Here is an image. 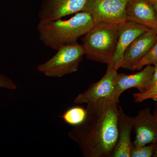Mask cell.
Returning a JSON list of instances; mask_svg holds the SVG:
<instances>
[{
	"mask_svg": "<svg viewBox=\"0 0 157 157\" xmlns=\"http://www.w3.org/2000/svg\"><path fill=\"white\" fill-rule=\"evenodd\" d=\"M118 103L108 98L87 104L85 119L68 133L83 156L112 157L118 140Z\"/></svg>",
	"mask_w": 157,
	"mask_h": 157,
	"instance_id": "6da1fadb",
	"label": "cell"
},
{
	"mask_svg": "<svg viewBox=\"0 0 157 157\" xmlns=\"http://www.w3.org/2000/svg\"><path fill=\"white\" fill-rule=\"evenodd\" d=\"M94 25L92 17L87 12L81 11L67 20L58 19L40 21L37 26L39 39L45 46L54 50L77 42Z\"/></svg>",
	"mask_w": 157,
	"mask_h": 157,
	"instance_id": "7a4b0ae2",
	"label": "cell"
},
{
	"mask_svg": "<svg viewBox=\"0 0 157 157\" xmlns=\"http://www.w3.org/2000/svg\"><path fill=\"white\" fill-rule=\"evenodd\" d=\"M82 39L85 55L89 59L109 64L115 53L118 40V24L95 23Z\"/></svg>",
	"mask_w": 157,
	"mask_h": 157,
	"instance_id": "3957f363",
	"label": "cell"
},
{
	"mask_svg": "<svg viewBox=\"0 0 157 157\" xmlns=\"http://www.w3.org/2000/svg\"><path fill=\"white\" fill-rule=\"evenodd\" d=\"M48 61L39 65L37 69L45 76L59 77L77 72L85 55L84 47L77 42L63 45Z\"/></svg>",
	"mask_w": 157,
	"mask_h": 157,
	"instance_id": "277c9868",
	"label": "cell"
},
{
	"mask_svg": "<svg viewBox=\"0 0 157 157\" xmlns=\"http://www.w3.org/2000/svg\"><path fill=\"white\" fill-rule=\"evenodd\" d=\"M128 0H88L82 11L87 12L94 23L117 24L125 21V11Z\"/></svg>",
	"mask_w": 157,
	"mask_h": 157,
	"instance_id": "5b68a950",
	"label": "cell"
},
{
	"mask_svg": "<svg viewBox=\"0 0 157 157\" xmlns=\"http://www.w3.org/2000/svg\"><path fill=\"white\" fill-rule=\"evenodd\" d=\"M134 128L135 139L132 145L135 147L153 144L155 152L153 157H157V120L149 108L140 110L134 117Z\"/></svg>",
	"mask_w": 157,
	"mask_h": 157,
	"instance_id": "8992f818",
	"label": "cell"
},
{
	"mask_svg": "<svg viewBox=\"0 0 157 157\" xmlns=\"http://www.w3.org/2000/svg\"><path fill=\"white\" fill-rule=\"evenodd\" d=\"M117 71L114 68L107 67L104 76L99 81L91 85L85 91L79 94L74 102L77 104H87L105 98H114Z\"/></svg>",
	"mask_w": 157,
	"mask_h": 157,
	"instance_id": "52a82bcc",
	"label": "cell"
},
{
	"mask_svg": "<svg viewBox=\"0 0 157 157\" xmlns=\"http://www.w3.org/2000/svg\"><path fill=\"white\" fill-rule=\"evenodd\" d=\"M150 29L137 23L124 21L118 24V40L112 61L107 65L118 70L121 68L124 53L129 45Z\"/></svg>",
	"mask_w": 157,
	"mask_h": 157,
	"instance_id": "ba28073f",
	"label": "cell"
},
{
	"mask_svg": "<svg viewBox=\"0 0 157 157\" xmlns=\"http://www.w3.org/2000/svg\"><path fill=\"white\" fill-rule=\"evenodd\" d=\"M88 0H44L39 12L40 21L60 19L82 11Z\"/></svg>",
	"mask_w": 157,
	"mask_h": 157,
	"instance_id": "9c48e42d",
	"label": "cell"
},
{
	"mask_svg": "<svg viewBox=\"0 0 157 157\" xmlns=\"http://www.w3.org/2000/svg\"><path fill=\"white\" fill-rule=\"evenodd\" d=\"M154 71V66L148 65L140 72L135 74H117L116 79L114 98L118 102L121 95L125 91L135 88L139 93L148 89Z\"/></svg>",
	"mask_w": 157,
	"mask_h": 157,
	"instance_id": "30bf717a",
	"label": "cell"
},
{
	"mask_svg": "<svg viewBox=\"0 0 157 157\" xmlns=\"http://www.w3.org/2000/svg\"><path fill=\"white\" fill-rule=\"evenodd\" d=\"M125 21H134L150 29H157V17L150 0H128Z\"/></svg>",
	"mask_w": 157,
	"mask_h": 157,
	"instance_id": "8fae6325",
	"label": "cell"
},
{
	"mask_svg": "<svg viewBox=\"0 0 157 157\" xmlns=\"http://www.w3.org/2000/svg\"><path fill=\"white\" fill-rule=\"evenodd\" d=\"M157 40L155 29L142 34L131 44L124 53L121 68L132 70L133 66L153 46Z\"/></svg>",
	"mask_w": 157,
	"mask_h": 157,
	"instance_id": "7c38bea8",
	"label": "cell"
},
{
	"mask_svg": "<svg viewBox=\"0 0 157 157\" xmlns=\"http://www.w3.org/2000/svg\"><path fill=\"white\" fill-rule=\"evenodd\" d=\"M118 140L112 157H131L132 142L131 133L134 126V117L124 112L118 107Z\"/></svg>",
	"mask_w": 157,
	"mask_h": 157,
	"instance_id": "4fadbf2b",
	"label": "cell"
},
{
	"mask_svg": "<svg viewBox=\"0 0 157 157\" xmlns=\"http://www.w3.org/2000/svg\"><path fill=\"white\" fill-rule=\"evenodd\" d=\"M86 115V109L81 106H75L67 109L61 117L66 123L75 126L83 122Z\"/></svg>",
	"mask_w": 157,
	"mask_h": 157,
	"instance_id": "5bb4252c",
	"label": "cell"
},
{
	"mask_svg": "<svg viewBox=\"0 0 157 157\" xmlns=\"http://www.w3.org/2000/svg\"><path fill=\"white\" fill-rule=\"evenodd\" d=\"M157 63V40L153 46L133 66L132 70H140L143 67Z\"/></svg>",
	"mask_w": 157,
	"mask_h": 157,
	"instance_id": "9a60e30c",
	"label": "cell"
},
{
	"mask_svg": "<svg viewBox=\"0 0 157 157\" xmlns=\"http://www.w3.org/2000/svg\"><path fill=\"white\" fill-rule=\"evenodd\" d=\"M133 97L136 103H140L147 99H152L157 102V82L143 93L133 94Z\"/></svg>",
	"mask_w": 157,
	"mask_h": 157,
	"instance_id": "2e32d148",
	"label": "cell"
},
{
	"mask_svg": "<svg viewBox=\"0 0 157 157\" xmlns=\"http://www.w3.org/2000/svg\"><path fill=\"white\" fill-rule=\"evenodd\" d=\"M154 146L153 144L135 147L132 145L131 157H151L154 154Z\"/></svg>",
	"mask_w": 157,
	"mask_h": 157,
	"instance_id": "e0dca14e",
	"label": "cell"
},
{
	"mask_svg": "<svg viewBox=\"0 0 157 157\" xmlns=\"http://www.w3.org/2000/svg\"><path fill=\"white\" fill-rule=\"evenodd\" d=\"M0 88L15 90L17 88V86L11 78L0 73Z\"/></svg>",
	"mask_w": 157,
	"mask_h": 157,
	"instance_id": "ac0fdd59",
	"label": "cell"
},
{
	"mask_svg": "<svg viewBox=\"0 0 157 157\" xmlns=\"http://www.w3.org/2000/svg\"><path fill=\"white\" fill-rule=\"evenodd\" d=\"M154 71L152 78L151 82L150 87L151 86H152L155 83L157 82V63L155 64L154 65Z\"/></svg>",
	"mask_w": 157,
	"mask_h": 157,
	"instance_id": "d6986e66",
	"label": "cell"
},
{
	"mask_svg": "<svg viewBox=\"0 0 157 157\" xmlns=\"http://www.w3.org/2000/svg\"><path fill=\"white\" fill-rule=\"evenodd\" d=\"M154 8L157 17V0H150Z\"/></svg>",
	"mask_w": 157,
	"mask_h": 157,
	"instance_id": "ffe728a7",
	"label": "cell"
},
{
	"mask_svg": "<svg viewBox=\"0 0 157 157\" xmlns=\"http://www.w3.org/2000/svg\"><path fill=\"white\" fill-rule=\"evenodd\" d=\"M154 115L155 117L156 118L157 120V103L155 104V108L154 112Z\"/></svg>",
	"mask_w": 157,
	"mask_h": 157,
	"instance_id": "44dd1931",
	"label": "cell"
},
{
	"mask_svg": "<svg viewBox=\"0 0 157 157\" xmlns=\"http://www.w3.org/2000/svg\"><path fill=\"white\" fill-rule=\"evenodd\" d=\"M156 30H157V29H156Z\"/></svg>",
	"mask_w": 157,
	"mask_h": 157,
	"instance_id": "7402d4cb",
	"label": "cell"
}]
</instances>
